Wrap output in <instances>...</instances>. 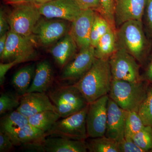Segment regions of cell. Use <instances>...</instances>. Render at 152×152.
Wrapping results in <instances>:
<instances>
[{
    "instance_id": "obj_6",
    "label": "cell",
    "mask_w": 152,
    "mask_h": 152,
    "mask_svg": "<svg viewBox=\"0 0 152 152\" xmlns=\"http://www.w3.org/2000/svg\"><path fill=\"white\" fill-rule=\"evenodd\" d=\"M48 96L61 118L77 113L89 104L74 85L57 88L50 92Z\"/></svg>"
},
{
    "instance_id": "obj_2",
    "label": "cell",
    "mask_w": 152,
    "mask_h": 152,
    "mask_svg": "<svg viewBox=\"0 0 152 152\" xmlns=\"http://www.w3.org/2000/svg\"><path fill=\"white\" fill-rule=\"evenodd\" d=\"M112 80L109 60L96 58L89 70L74 86L90 104L108 94Z\"/></svg>"
},
{
    "instance_id": "obj_9",
    "label": "cell",
    "mask_w": 152,
    "mask_h": 152,
    "mask_svg": "<svg viewBox=\"0 0 152 152\" xmlns=\"http://www.w3.org/2000/svg\"><path fill=\"white\" fill-rule=\"evenodd\" d=\"M109 95L89 104L86 116L88 137L94 138L104 136L106 132Z\"/></svg>"
},
{
    "instance_id": "obj_27",
    "label": "cell",
    "mask_w": 152,
    "mask_h": 152,
    "mask_svg": "<svg viewBox=\"0 0 152 152\" xmlns=\"http://www.w3.org/2000/svg\"><path fill=\"white\" fill-rule=\"evenodd\" d=\"M145 126L136 111L128 112L125 126V138L132 139L133 136Z\"/></svg>"
},
{
    "instance_id": "obj_30",
    "label": "cell",
    "mask_w": 152,
    "mask_h": 152,
    "mask_svg": "<svg viewBox=\"0 0 152 152\" xmlns=\"http://www.w3.org/2000/svg\"><path fill=\"white\" fill-rule=\"evenodd\" d=\"M21 98L10 93L1 94L0 97V115L12 111L20 105Z\"/></svg>"
},
{
    "instance_id": "obj_13",
    "label": "cell",
    "mask_w": 152,
    "mask_h": 152,
    "mask_svg": "<svg viewBox=\"0 0 152 152\" xmlns=\"http://www.w3.org/2000/svg\"><path fill=\"white\" fill-rule=\"evenodd\" d=\"M147 0H115L116 28L129 21H142Z\"/></svg>"
},
{
    "instance_id": "obj_3",
    "label": "cell",
    "mask_w": 152,
    "mask_h": 152,
    "mask_svg": "<svg viewBox=\"0 0 152 152\" xmlns=\"http://www.w3.org/2000/svg\"><path fill=\"white\" fill-rule=\"evenodd\" d=\"M148 89L143 80L134 83L113 80L109 97L123 110L137 112Z\"/></svg>"
},
{
    "instance_id": "obj_25",
    "label": "cell",
    "mask_w": 152,
    "mask_h": 152,
    "mask_svg": "<svg viewBox=\"0 0 152 152\" xmlns=\"http://www.w3.org/2000/svg\"><path fill=\"white\" fill-rule=\"evenodd\" d=\"M111 29L107 20L99 13L96 11L90 36L91 45L95 48L101 38Z\"/></svg>"
},
{
    "instance_id": "obj_17",
    "label": "cell",
    "mask_w": 152,
    "mask_h": 152,
    "mask_svg": "<svg viewBox=\"0 0 152 152\" xmlns=\"http://www.w3.org/2000/svg\"><path fill=\"white\" fill-rule=\"evenodd\" d=\"M9 137L15 145H23L38 151L46 138L45 132L29 123Z\"/></svg>"
},
{
    "instance_id": "obj_22",
    "label": "cell",
    "mask_w": 152,
    "mask_h": 152,
    "mask_svg": "<svg viewBox=\"0 0 152 152\" xmlns=\"http://www.w3.org/2000/svg\"><path fill=\"white\" fill-rule=\"evenodd\" d=\"M28 124V117L18 110L7 114L1 119V131L9 136L13 134Z\"/></svg>"
},
{
    "instance_id": "obj_24",
    "label": "cell",
    "mask_w": 152,
    "mask_h": 152,
    "mask_svg": "<svg viewBox=\"0 0 152 152\" xmlns=\"http://www.w3.org/2000/svg\"><path fill=\"white\" fill-rule=\"evenodd\" d=\"M61 118L58 113L53 110H45L28 118V123L45 133Z\"/></svg>"
},
{
    "instance_id": "obj_1",
    "label": "cell",
    "mask_w": 152,
    "mask_h": 152,
    "mask_svg": "<svg viewBox=\"0 0 152 152\" xmlns=\"http://www.w3.org/2000/svg\"><path fill=\"white\" fill-rule=\"evenodd\" d=\"M117 49H122L142 64L148 58L152 49L151 42L145 34L142 21L131 20L117 28Z\"/></svg>"
},
{
    "instance_id": "obj_35",
    "label": "cell",
    "mask_w": 152,
    "mask_h": 152,
    "mask_svg": "<svg viewBox=\"0 0 152 152\" xmlns=\"http://www.w3.org/2000/svg\"><path fill=\"white\" fill-rule=\"evenodd\" d=\"M14 145H15L9 136L0 131V152H9Z\"/></svg>"
},
{
    "instance_id": "obj_40",
    "label": "cell",
    "mask_w": 152,
    "mask_h": 152,
    "mask_svg": "<svg viewBox=\"0 0 152 152\" xmlns=\"http://www.w3.org/2000/svg\"><path fill=\"white\" fill-rule=\"evenodd\" d=\"M52 1H53V0H24L22 3H31L37 5L39 6L40 5L42 4H45V3L48 2Z\"/></svg>"
},
{
    "instance_id": "obj_29",
    "label": "cell",
    "mask_w": 152,
    "mask_h": 152,
    "mask_svg": "<svg viewBox=\"0 0 152 152\" xmlns=\"http://www.w3.org/2000/svg\"><path fill=\"white\" fill-rule=\"evenodd\" d=\"M132 140L144 152L152 151V127L145 126L133 136Z\"/></svg>"
},
{
    "instance_id": "obj_31",
    "label": "cell",
    "mask_w": 152,
    "mask_h": 152,
    "mask_svg": "<svg viewBox=\"0 0 152 152\" xmlns=\"http://www.w3.org/2000/svg\"><path fill=\"white\" fill-rule=\"evenodd\" d=\"M100 9L98 12L107 20L113 29L116 31L115 19V0H99Z\"/></svg>"
},
{
    "instance_id": "obj_28",
    "label": "cell",
    "mask_w": 152,
    "mask_h": 152,
    "mask_svg": "<svg viewBox=\"0 0 152 152\" xmlns=\"http://www.w3.org/2000/svg\"><path fill=\"white\" fill-rule=\"evenodd\" d=\"M137 113L145 126L152 127V87H149Z\"/></svg>"
},
{
    "instance_id": "obj_16",
    "label": "cell",
    "mask_w": 152,
    "mask_h": 152,
    "mask_svg": "<svg viewBox=\"0 0 152 152\" xmlns=\"http://www.w3.org/2000/svg\"><path fill=\"white\" fill-rule=\"evenodd\" d=\"M16 110L28 118L45 110L57 112L48 95L41 92L27 93L22 96Z\"/></svg>"
},
{
    "instance_id": "obj_34",
    "label": "cell",
    "mask_w": 152,
    "mask_h": 152,
    "mask_svg": "<svg viewBox=\"0 0 152 152\" xmlns=\"http://www.w3.org/2000/svg\"><path fill=\"white\" fill-rule=\"evenodd\" d=\"M81 10L92 9L99 12L100 9L99 0H74Z\"/></svg>"
},
{
    "instance_id": "obj_19",
    "label": "cell",
    "mask_w": 152,
    "mask_h": 152,
    "mask_svg": "<svg viewBox=\"0 0 152 152\" xmlns=\"http://www.w3.org/2000/svg\"><path fill=\"white\" fill-rule=\"evenodd\" d=\"M53 71L50 64L47 60L36 66L34 76L27 93H45L51 86Z\"/></svg>"
},
{
    "instance_id": "obj_12",
    "label": "cell",
    "mask_w": 152,
    "mask_h": 152,
    "mask_svg": "<svg viewBox=\"0 0 152 152\" xmlns=\"http://www.w3.org/2000/svg\"><path fill=\"white\" fill-rule=\"evenodd\" d=\"M96 58L94 48L91 46L80 50L73 59L65 66L61 75L62 80L80 79L89 70Z\"/></svg>"
},
{
    "instance_id": "obj_18",
    "label": "cell",
    "mask_w": 152,
    "mask_h": 152,
    "mask_svg": "<svg viewBox=\"0 0 152 152\" xmlns=\"http://www.w3.org/2000/svg\"><path fill=\"white\" fill-rule=\"evenodd\" d=\"M84 140H72L61 137H47L41 146V152H86Z\"/></svg>"
},
{
    "instance_id": "obj_26",
    "label": "cell",
    "mask_w": 152,
    "mask_h": 152,
    "mask_svg": "<svg viewBox=\"0 0 152 152\" xmlns=\"http://www.w3.org/2000/svg\"><path fill=\"white\" fill-rule=\"evenodd\" d=\"M86 144L90 152H120L118 142L105 135L94 138Z\"/></svg>"
},
{
    "instance_id": "obj_10",
    "label": "cell",
    "mask_w": 152,
    "mask_h": 152,
    "mask_svg": "<svg viewBox=\"0 0 152 152\" xmlns=\"http://www.w3.org/2000/svg\"><path fill=\"white\" fill-rule=\"evenodd\" d=\"M38 7L41 15L47 18L61 19L72 22L82 11L74 0H53Z\"/></svg>"
},
{
    "instance_id": "obj_11",
    "label": "cell",
    "mask_w": 152,
    "mask_h": 152,
    "mask_svg": "<svg viewBox=\"0 0 152 152\" xmlns=\"http://www.w3.org/2000/svg\"><path fill=\"white\" fill-rule=\"evenodd\" d=\"M95 13L96 11L92 9L82 10L80 15L72 22L69 33L80 50L91 46L90 36Z\"/></svg>"
},
{
    "instance_id": "obj_7",
    "label": "cell",
    "mask_w": 152,
    "mask_h": 152,
    "mask_svg": "<svg viewBox=\"0 0 152 152\" xmlns=\"http://www.w3.org/2000/svg\"><path fill=\"white\" fill-rule=\"evenodd\" d=\"M137 62L125 50L117 49L109 59L113 80L134 83L142 81Z\"/></svg>"
},
{
    "instance_id": "obj_33",
    "label": "cell",
    "mask_w": 152,
    "mask_h": 152,
    "mask_svg": "<svg viewBox=\"0 0 152 152\" xmlns=\"http://www.w3.org/2000/svg\"><path fill=\"white\" fill-rule=\"evenodd\" d=\"M118 142L120 152H145L134 142L132 139L124 137Z\"/></svg>"
},
{
    "instance_id": "obj_8",
    "label": "cell",
    "mask_w": 152,
    "mask_h": 152,
    "mask_svg": "<svg viewBox=\"0 0 152 152\" xmlns=\"http://www.w3.org/2000/svg\"><path fill=\"white\" fill-rule=\"evenodd\" d=\"M36 51L32 37H26L10 30L7 33V43L0 58L3 63L18 60L20 63L36 58Z\"/></svg>"
},
{
    "instance_id": "obj_15",
    "label": "cell",
    "mask_w": 152,
    "mask_h": 152,
    "mask_svg": "<svg viewBox=\"0 0 152 152\" xmlns=\"http://www.w3.org/2000/svg\"><path fill=\"white\" fill-rule=\"evenodd\" d=\"M67 30L66 23L64 21L40 19L34 28L33 34L42 45H48L63 37Z\"/></svg>"
},
{
    "instance_id": "obj_41",
    "label": "cell",
    "mask_w": 152,
    "mask_h": 152,
    "mask_svg": "<svg viewBox=\"0 0 152 152\" xmlns=\"http://www.w3.org/2000/svg\"><path fill=\"white\" fill-rule=\"evenodd\" d=\"M9 2L12 4H17L23 2L24 0H8Z\"/></svg>"
},
{
    "instance_id": "obj_23",
    "label": "cell",
    "mask_w": 152,
    "mask_h": 152,
    "mask_svg": "<svg viewBox=\"0 0 152 152\" xmlns=\"http://www.w3.org/2000/svg\"><path fill=\"white\" fill-rule=\"evenodd\" d=\"M116 31L111 29L101 38L94 48L96 58L109 60L117 50Z\"/></svg>"
},
{
    "instance_id": "obj_39",
    "label": "cell",
    "mask_w": 152,
    "mask_h": 152,
    "mask_svg": "<svg viewBox=\"0 0 152 152\" xmlns=\"http://www.w3.org/2000/svg\"><path fill=\"white\" fill-rule=\"evenodd\" d=\"M7 33L0 36V56L2 54L5 48L7 38Z\"/></svg>"
},
{
    "instance_id": "obj_36",
    "label": "cell",
    "mask_w": 152,
    "mask_h": 152,
    "mask_svg": "<svg viewBox=\"0 0 152 152\" xmlns=\"http://www.w3.org/2000/svg\"><path fill=\"white\" fill-rule=\"evenodd\" d=\"M21 63L18 60L7 63H1L0 64V85L2 86L4 83L5 76L8 71L17 64Z\"/></svg>"
},
{
    "instance_id": "obj_21",
    "label": "cell",
    "mask_w": 152,
    "mask_h": 152,
    "mask_svg": "<svg viewBox=\"0 0 152 152\" xmlns=\"http://www.w3.org/2000/svg\"><path fill=\"white\" fill-rule=\"evenodd\" d=\"M36 67L34 64L22 68L16 72L12 79V84L21 96L27 93L32 82Z\"/></svg>"
},
{
    "instance_id": "obj_37",
    "label": "cell",
    "mask_w": 152,
    "mask_h": 152,
    "mask_svg": "<svg viewBox=\"0 0 152 152\" xmlns=\"http://www.w3.org/2000/svg\"><path fill=\"white\" fill-rule=\"evenodd\" d=\"M10 25L7 19L6 18L3 11L1 10L0 12V36L8 32Z\"/></svg>"
},
{
    "instance_id": "obj_5",
    "label": "cell",
    "mask_w": 152,
    "mask_h": 152,
    "mask_svg": "<svg viewBox=\"0 0 152 152\" xmlns=\"http://www.w3.org/2000/svg\"><path fill=\"white\" fill-rule=\"evenodd\" d=\"M88 105L77 113L58 120L45 133L46 137H61L85 140L88 137L86 116Z\"/></svg>"
},
{
    "instance_id": "obj_14",
    "label": "cell",
    "mask_w": 152,
    "mask_h": 152,
    "mask_svg": "<svg viewBox=\"0 0 152 152\" xmlns=\"http://www.w3.org/2000/svg\"><path fill=\"white\" fill-rule=\"evenodd\" d=\"M128 111L120 107L109 98L105 136L120 142L125 137V126Z\"/></svg>"
},
{
    "instance_id": "obj_20",
    "label": "cell",
    "mask_w": 152,
    "mask_h": 152,
    "mask_svg": "<svg viewBox=\"0 0 152 152\" xmlns=\"http://www.w3.org/2000/svg\"><path fill=\"white\" fill-rule=\"evenodd\" d=\"M77 46L69 33L52 48L50 53L60 66H65L75 53Z\"/></svg>"
},
{
    "instance_id": "obj_32",
    "label": "cell",
    "mask_w": 152,
    "mask_h": 152,
    "mask_svg": "<svg viewBox=\"0 0 152 152\" xmlns=\"http://www.w3.org/2000/svg\"><path fill=\"white\" fill-rule=\"evenodd\" d=\"M144 29L149 39H152V0H147L142 21Z\"/></svg>"
},
{
    "instance_id": "obj_38",
    "label": "cell",
    "mask_w": 152,
    "mask_h": 152,
    "mask_svg": "<svg viewBox=\"0 0 152 152\" xmlns=\"http://www.w3.org/2000/svg\"><path fill=\"white\" fill-rule=\"evenodd\" d=\"M148 61L144 73V79L152 83V49L148 57Z\"/></svg>"
},
{
    "instance_id": "obj_4",
    "label": "cell",
    "mask_w": 152,
    "mask_h": 152,
    "mask_svg": "<svg viewBox=\"0 0 152 152\" xmlns=\"http://www.w3.org/2000/svg\"><path fill=\"white\" fill-rule=\"evenodd\" d=\"M15 4L7 18L10 30L26 37H32L34 28L42 15L38 6L29 2Z\"/></svg>"
}]
</instances>
